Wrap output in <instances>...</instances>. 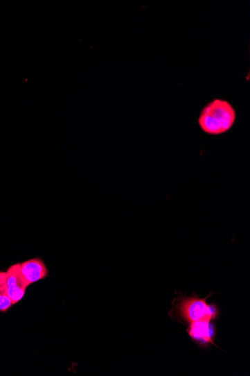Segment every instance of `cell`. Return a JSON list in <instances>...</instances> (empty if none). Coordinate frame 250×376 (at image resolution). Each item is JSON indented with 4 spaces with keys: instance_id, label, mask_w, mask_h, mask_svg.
Masks as SVG:
<instances>
[{
    "instance_id": "cell-1",
    "label": "cell",
    "mask_w": 250,
    "mask_h": 376,
    "mask_svg": "<svg viewBox=\"0 0 250 376\" xmlns=\"http://www.w3.org/2000/svg\"><path fill=\"white\" fill-rule=\"evenodd\" d=\"M236 116L234 107L228 101L216 99L202 110L198 123L204 133L220 135L233 128Z\"/></svg>"
},
{
    "instance_id": "cell-2",
    "label": "cell",
    "mask_w": 250,
    "mask_h": 376,
    "mask_svg": "<svg viewBox=\"0 0 250 376\" xmlns=\"http://www.w3.org/2000/svg\"><path fill=\"white\" fill-rule=\"evenodd\" d=\"M179 311L180 316L190 323L206 319L212 321L218 316L217 306L208 305L206 299L197 298L183 300L179 305Z\"/></svg>"
},
{
    "instance_id": "cell-3",
    "label": "cell",
    "mask_w": 250,
    "mask_h": 376,
    "mask_svg": "<svg viewBox=\"0 0 250 376\" xmlns=\"http://www.w3.org/2000/svg\"><path fill=\"white\" fill-rule=\"evenodd\" d=\"M6 272L8 295L13 305H16L24 298L28 285L21 272L20 264L11 266Z\"/></svg>"
},
{
    "instance_id": "cell-4",
    "label": "cell",
    "mask_w": 250,
    "mask_h": 376,
    "mask_svg": "<svg viewBox=\"0 0 250 376\" xmlns=\"http://www.w3.org/2000/svg\"><path fill=\"white\" fill-rule=\"evenodd\" d=\"M211 321L206 319L190 323L188 333L194 341L203 345L214 344L216 331Z\"/></svg>"
},
{
    "instance_id": "cell-5",
    "label": "cell",
    "mask_w": 250,
    "mask_h": 376,
    "mask_svg": "<svg viewBox=\"0 0 250 376\" xmlns=\"http://www.w3.org/2000/svg\"><path fill=\"white\" fill-rule=\"evenodd\" d=\"M20 264L21 272L28 287L48 276L47 266L41 259L35 258Z\"/></svg>"
},
{
    "instance_id": "cell-6",
    "label": "cell",
    "mask_w": 250,
    "mask_h": 376,
    "mask_svg": "<svg viewBox=\"0 0 250 376\" xmlns=\"http://www.w3.org/2000/svg\"><path fill=\"white\" fill-rule=\"evenodd\" d=\"M13 302L8 295L6 284L0 287V311L6 313L13 306Z\"/></svg>"
},
{
    "instance_id": "cell-7",
    "label": "cell",
    "mask_w": 250,
    "mask_h": 376,
    "mask_svg": "<svg viewBox=\"0 0 250 376\" xmlns=\"http://www.w3.org/2000/svg\"><path fill=\"white\" fill-rule=\"evenodd\" d=\"M7 280V272L0 271V287L6 284Z\"/></svg>"
}]
</instances>
